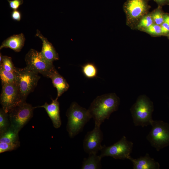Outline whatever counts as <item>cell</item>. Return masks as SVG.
<instances>
[{
	"instance_id": "obj_1",
	"label": "cell",
	"mask_w": 169,
	"mask_h": 169,
	"mask_svg": "<svg viewBox=\"0 0 169 169\" xmlns=\"http://www.w3.org/2000/svg\"><path fill=\"white\" fill-rule=\"evenodd\" d=\"M119 98L115 94L110 93L97 96L91 103L88 109L95 125L100 126L110 115L117 111L120 104Z\"/></svg>"
},
{
	"instance_id": "obj_2",
	"label": "cell",
	"mask_w": 169,
	"mask_h": 169,
	"mask_svg": "<svg viewBox=\"0 0 169 169\" xmlns=\"http://www.w3.org/2000/svg\"><path fill=\"white\" fill-rule=\"evenodd\" d=\"M68 118L66 130L71 138L81 132L91 117L88 110L80 106L76 102H72L66 112Z\"/></svg>"
},
{
	"instance_id": "obj_3",
	"label": "cell",
	"mask_w": 169,
	"mask_h": 169,
	"mask_svg": "<svg viewBox=\"0 0 169 169\" xmlns=\"http://www.w3.org/2000/svg\"><path fill=\"white\" fill-rule=\"evenodd\" d=\"M130 111L136 126L142 127L151 125L154 111L153 102L145 95H141L131 107Z\"/></svg>"
},
{
	"instance_id": "obj_4",
	"label": "cell",
	"mask_w": 169,
	"mask_h": 169,
	"mask_svg": "<svg viewBox=\"0 0 169 169\" xmlns=\"http://www.w3.org/2000/svg\"><path fill=\"white\" fill-rule=\"evenodd\" d=\"M147 0H127L123 8L126 25L132 29L135 28L140 19L150 12L151 6Z\"/></svg>"
},
{
	"instance_id": "obj_5",
	"label": "cell",
	"mask_w": 169,
	"mask_h": 169,
	"mask_svg": "<svg viewBox=\"0 0 169 169\" xmlns=\"http://www.w3.org/2000/svg\"><path fill=\"white\" fill-rule=\"evenodd\" d=\"M15 72L21 99L23 101H25L37 86L40 76L27 67L22 68L15 67Z\"/></svg>"
},
{
	"instance_id": "obj_6",
	"label": "cell",
	"mask_w": 169,
	"mask_h": 169,
	"mask_svg": "<svg viewBox=\"0 0 169 169\" xmlns=\"http://www.w3.org/2000/svg\"><path fill=\"white\" fill-rule=\"evenodd\" d=\"M152 128L146 138L157 151L169 146V124L161 120H151Z\"/></svg>"
},
{
	"instance_id": "obj_7",
	"label": "cell",
	"mask_w": 169,
	"mask_h": 169,
	"mask_svg": "<svg viewBox=\"0 0 169 169\" xmlns=\"http://www.w3.org/2000/svg\"><path fill=\"white\" fill-rule=\"evenodd\" d=\"M25 60L26 66L34 72L49 78L56 70L53 63L45 59L40 52L31 49L26 54Z\"/></svg>"
},
{
	"instance_id": "obj_8",
	"label": "cell",
	"mask_w": 169,
	"mask_h": 169,
	"mask_svg": "<svg viewBox=\"0 0 169 169\" xmlns=\"http://www.w3.org/2000/svg\"><path fill=\"white\" fill-rule=\"evenodd\" d=\"M35 108L25 101L11 109L8 113L11 126L19 132L32 117Z\"/></svg>"
},
{
	"instance_id": "obj_9",
	"label": "cell",
	"mask_w": 169,
	"mask_h": 169,
	"mask_svg": "<svg viewBox=\"0 0 169 169\" xmlns=\"http://www.w3.org/2000/svg\"><path fill=\"white\" fill-rule=\"evenodd\" d=\"M133 144L128 141L125 136L113 145L107 146H102L99 156L101 158L105 156H111L115 159L129 160L131 157Z\"/></svg>"
},
{
	"instance_id": "obj_10",
	"label": "cell",
	"mask_w": 169,
	"mask_h": 169,
	"mask_svg": "<svg viewBox=\"0 0 169 169\" xmlns=\"http://www.w3.org/2000/svg\"><path fill=\"white\" fill-rule=\"evenodd\" d=\"M0 101L2 108L8 113L23 101L16 83L2 85Z\"/></svg>"
},
{
	"instance_id": "obj_11",
	"label": "cell",
	"mask_w": 169,
	"mask_h": 169,
	"mask_svg": "<svg viewBox=\"0 0 169 169\" xmlns=\"http://www.w3.org/2000/svg\"><path fill=\"white\" fill-rule=\"evenodd\" d=\"M103 139V133L100 126L95 125L94 129L88 132L83 141V146L84 151L89 154H97L101 149V143Z\"/></svg>"
},
{
	"instance_id": "obj_12",
	"label": "cell",
	"mask_w": 169,
	"mask_h": 169,
	"mask_svg": "<svg viewBox=\"0 0 169 169\" xmlns=\"http://www.w3.org/2000/svg\"><path fill=\"white\" fill-rule=\"evenodd\" d=\"M36 35L42 41V50L40 52L42 56L48 61L52 63L54 61L59 60L58 54L52 44L41 33L39 30H37Z\"/></svg>"
},
{
	"instance_id": "obj_13",
	"label": "cell",
	"mask_w": 169,
	"mask_h": 169,
	"mask_svg": "<svg viewBox=\"0 0 169 169\" xmlns=\"http://www.w3.org/2000/svg\"><path fill=\"white\" fill-rule=\"evenodd\" d=\"M44 108L51 119L54 127L59 128L62 124L60 115L59 104L56 98L52 100L50 104L46 102L44 105L38 107Z\"/></svg>"
},
{
	"instance_id": "obj_14",
	"label": "cell",
	"mask_w": 169,
	"mask_h": 169,
	"mask_svg": "<svg viewBox=\"0 0 169 169\" xmlns=\"http://www.w3.org/2000/svg\"><path fill=\"white\" fill-rule=\"evenodd\" d=\"M132 163L134 169H159L160 165L149 154L146 153L144 156L137 159L131 157L129 159Z\"/></svg>"
},
{
	"instance_id": "obj_15",
	"label": "cell",
	"mask_w": 169,
	"mask_h": 169,
	"mask_svg": "<svg viewBox=\"0 0 169 169\" xmlns=\"http://www.w3.org/2000/svg\"><path fill=\"white\" fill-rule=\"evenodd\" d=\"M25 40L23 33L13 35L3 41L0 46V49L9 48L15 52H19L24 46Z\"/></svg>"
},
{
	"instance_id": "obj_16",
	"label": "cell",
	"mask_w": 169,
	"mask_h": 169,
	"mask_svg": "<svg viewBox=\"0 0 169 169\" xmlns=\"http://www.w3.org/2000/svg\"><path fill=\"white\" fill-rule=\"evenodd\" d=\"M49 78L52 81L54 87L56 88L57 95L56 97L58 99L64 92L67 91L69 86L65 79L61 76L57 70L51 75Z\"/></svg>"
},
{
	"instance_id": "obj_17",
	"label": "cell",
	"mask_w": 169,
	"mask_h": 169,
	"mask_svg": "<svg viewBox=\"0 0 169 169\" xmlns=\"http://www.w3.org/2000/svg\"><path fill=\"white\" fill-rule=\"evenodd\" d=\"M102 158L97 154H89L87 158H84L83 162L82 169H99L101 168Z\"/></svg>"
},
{
	"instance_id": "obj_18",
	"label": "cell",
	"mask_w": 169,
	"mask_h": 169,
	"mask_svg": "<svg viewBox=\"0 0 169 169\" xmlns=\"http://www.w3.org/2000/svg\"><path fill=\"white\" fill-rule=\"evenodd\" d=\"M18 132L11 126L6 131L0 134V142L8 143H20Z\"/></svg>"
},
{
	"instance_id": "obj_19",
	"label": "cell",
	"mask_w": 169,
	"mask_h": 169,
	"mask_svg": "<svg viewBox=\"0 0 169 169\" xmlns=\"http://www.w3.org/2000/svg\"><path fill=\"white\" fill-rule=\"evenodd\" d=\"M0 78L2 85L4 84L16 83L15 72H11L0 68Z\"/></svg>"
},
{
	"instance_id": "obj_20",
	"label": "cell",
	"mask_w": 169,
	"mask_h": 169,
	"mask_svg": "<svg viewBox=\"0 0 169 169\" xmlns=\"http://www.w3.org/2000/svg\"><path fill=\"white\" fill-rule=\"evenodd\" d=\"M82 72L84 76L89 79L96 77L97 75L98 70L94 64L88 63L82 67Z\"/></svg>"
},
{
	"instance_id": "obj_21",
	"label": "cell",
	"mask_w": 169,
	"mask_h": 169,
	"mask_svg": "<svg viewBox=\"0 0 169 169\" xmlns=\"http://www.w3.org/2000/svg\"><path fill=\"white\" fill-rule=\"evenodd\" d=\"M10 126L8 114L1 108L0 109V134L6 131Z\"/></svg>"
},
{
	"instance_id": "obj_22",
	"label": "cell",
	"mask_w": 169,
	"mask_h": 169,
	"mask_svg": "<svg viewBox=\"0 0 169 169\" xmlns=\"http://www.w3.org/2000/svg\"><path fill=\"white\" fill-rule=\"evenodd\" d=\"M154 23L150 12L144 16L140 20L135 29L143 31V30Z\"/></svg>"
},
{
	"instance_id": "obj_23",
	"label": "cell",
	"mask_w": 169,
	"mask_h": 169,
	"mask_svg": "<svg viewBox=\"0 0 169 169\" xmlns=\"http://www.w3.org/2000/svg\"><path fill=\"white\" fill-rule=\"evenodd\" d=\"M154 23L161 25L164 22V15L161 7H158L150 12Z\"/></svg>"
},
{
	"instance_id": "obj_24",
	"label": "cell",
	"mask_w": 169,
	"mask_h": 169,
	"mask_svg": "<svg viewBox=\"0 0 169 169\" xmlns=\"http://www.w3.org/2000/svg\"><path fill=\"white\" fill-rule=\"evenodd\" d=\"M0 68L7 71L15 72V67L14 65L11 57L3 55L2 60L0 62Z\"/></svg>"
},
{
	"instance_id": "obj_25",
	"label": "cell",
	"mask_w": 169,
	"mask_h": 169,
	"mask_svg": "<svg viewBox=\"0 0 169 169\" xmlns=\"http://www.w3.org/2000/svg\"><path fill=\"white\" fill-rule=\"evenodd\" d=\"M142 32H145L152 37L161 35V26L155 23L145 29Z\"/></svg>"
},
{
	"instance_id": "obj_26",
	"label": "cell",
	"mask_w": 169,
	"mask_h": 169,
	"mask_svg": "<svg viewBox=\"0 0 169 169\" xmlns=\"http://www.w3.org/2000/svg\"><path fill=\"white\" fill-rule=\"evenodd\" d=\"M20 145V143H8L0 142V153L15 150L18 148Z\"/></svg>"
},
{
	"instance_id": "obj_27",
	"label": "cell",
	"mask_w": 169,
	"mask_h": 169,
	"mask_svg": "<svg viewBox=\"0 0 169 169\" xmlns=\"http://www.w3.org/2000/svg\"><path fill=\"white\" fill-rule=\"evenodd\" d=\"M10 7L13 10H17L23 3V0H7Z\"/></svg>"
},
{
	"instance_id": "obj_28",
	"label": "cell",
	"mask_w": 169,
	"mask_h": 169,
	"mask_svg": "<svg viewBox=\"0 0 169 169\" xmlns=\"http://www.w3.org/2000/svg\"><path fill=\"white\" fill-rule=\"evenodd\" d=\"M11 17L14 21H20L21 18V13L17 10H13L11 13Z\"/></svg>"
},
{
	"instance_id": "obj_29",
	"label": "cell",
	"mask_w": 169,
	"mask_h": 169,
	"mask_svg": "<svg viewBox=\"0 0 169 169\" xmlns=\"http://www.w3.org/2000/svg\"><path fill=\"white\" fill-rule=\"evenodd\" d=\"M160 26L161 35H167L169 33V25L164 22Z\"/></svg>"
},
{
	"instance_id": "obj_30",
	"label": "cell",
	"mask_w": 169,
	"mask_h": 169,
	"mask_svg": "<svg viewBox=\"0 0 169 169\" xmlns=\"http://www.w3.org/2000/svg\"><path fill=\"white\" fill-rule=\"evenodd\" d=\"M148 1L152 0L156 2L158 6L161 7L162 6L166 5L169 4V0H147Z\"/></svg>"
},
{
	"instance_id": "obj_31",
	"label": "cell",
	"mask_w": 169,
	"mask_h": 169,
	"mask_svg": "<svg viewBox=\"0 0 169 169\" xmlns=\"http://www.w3.org/2000/svg\"><path fill=\"white\" fill-rule=\"evenodd\" d=\"M164 22L167 23L169 25V14L164 13Z\"/></svg>"
},
{
	"instance_id": "obj_32",
	"label": "cell",
	"mask_w": 169,
	"mask_h": 169,
	"mask_svg": "<svg viewBox=\"0 0 169 169\" xmlns=\"http://www.w3.org/2000/svg\"><path fill=\"white\" fill-rule=\"evenodd\" d=\"M167 36H168V37H169V34L167 35Z\"/></svg>"
}]
</instances>
